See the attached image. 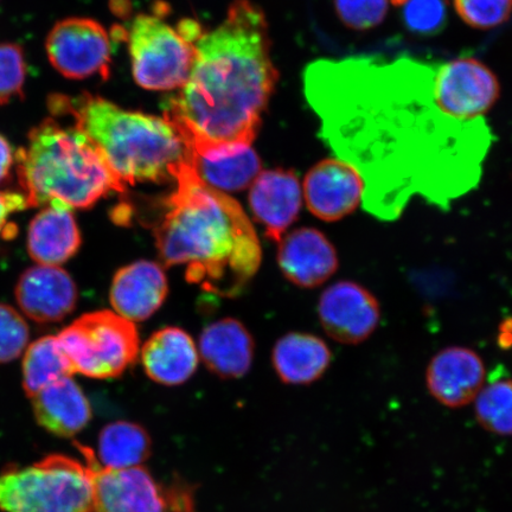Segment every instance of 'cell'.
Wrapping results in <instances>:
<instances>
[{"instance_id":"1","label":"cell","mask_w":512,"mask_h":512,"mask_svg":"<svg viewBox=\"0 0 512 512\" xmlns=\"http://www.w3.org/2000/svg\"><path fill=\"white\" fill-rule=\"evenodd\" d=\"M434 72L412 60H320L305 70L323 138L361 172L366 208L381 219L399 217L414 194L445 207L478 182L488 128L440 110Z\"/></svg>"},{"instance_id":"2","label":"cell","mask_w":512,"mask_h":512,"mask_svg":"<svg viewBox=\"0 0 512 512\" xmlns=\"http://www.w3.org/2000/svg\"><path fill=\"white\" fill-rule=\"evenodd\" d=\"M277 79L264 14L235 0L223 23L198 38L189 78L165 119L192 155H235L251 147Z\"/></svg>"},{"instance_id":"3","label":"cell","mask_w":512,"mask_h":512,"mask_svg":"<svg viewBox=\"0 0 512 512\" xmlns=\"http://www.w3.org/2000/svg\"><path fill=\"white\" fill-rule=\"evenodd\" d=\"M176 189L155 228L165 266H185L188 283L224 298L246 291L261 265V246L240 204L204 183L191 153L175 171Z\"/></svg>"},{"instance_id":"4","label":"cell","mask_w":512,"mask_h":512,"mask_svg":"<svg viewBox=\"0 0 512 512\" xmlns=\"http://www.w3.org/2000/svg\"><path fill=\"white\" fill-rule=\"evenodd\" d=\"M54 114H68L75 127L98 146L121 182H163L174 179L179 165L190 157L176 128L168 120L121 110L99 96L49 98Z\"/></svg>"},{"instance_id":"5","label":"cell","mask_w":512,"mask_h":512,"mask_svg":"<svg viewBox=\"0 0 512 512\" xmlns=\"http://www.w3.org/2000/svg\"><path fill=\"white\" fill-rule=\"evenodd\" d=\"M16 169L30 208L57 202L89 209L111 191L125 190L85 133L51 118L32 128L27 146L16 152Z\"/></svg>"},{"instance_id":"6","label":"cell","mask_w":512,"mask_h":512,"mask_svg":"<svg viewBox=\"0 0 512 512\" xmlns=\"http://www.w3.org/2000/svg\"><path fill=\"white\" fill-rule=\"evenodd\" d=\"M0 511L94 512L92 472L64 454L0 473Z\"/></svg>"},{"instance_id":"7","label":"cell","mask_w":512,"mask_h":512,"mask_svg":"<svg viewBox=\"0 0 512 512\" xmlns=\"http://www.w3.org/2000/svg\"><path fill=\"white\" fill-rule=\"evenodd\" d=\"M75 373L96 380L115 379L137 360L134 323L108 310L86 313L57 336Z\"/></svg>"},{"instance_id":"8","label":"cell","mask_w":512,"mask_h":512,"mask_svg":"<svg viewBox=\"0 0 512 512\" xmlns=\"http://www.w3.org/2000/svg\"><path fill=\"white\" fill-rule=\"evenodd\" d=\"M196 28L175 30L155 16L134 18L128 34L134 80L151 91L183 87L195 59Z\"/></svg>"},{"instance_id":"9","label":"cell","mask_w":512,"mask_h":512,"mask_svg":"<svg viewBox=\"0 0 512 512\" xmlns=\"http://www.w3.org/2000/svg\"><path fill=\"white\" fill-rule=\"evenodd\" d=\"M435 102L447 117L463 123L483 120L501 95L497 76L482 61L472 57L435 67Z\"/></svg>"},{"instance_id":"10","label":"cell","mask_w":512,"mask_h":512,"mask_svg":"<svg viewBox=\"0 0 512 512\" xmlns=\"http://www.w3.org/2000/svg\"><path fill=\"white\" fill-rule=\"evenodd\" d=\"M51 66L67 79L83 80L110 75L111 37L89 18H67L56 23L46 43Z\"/></svg>"},{"instance_id":"11","label":"cell","mask_w":512,"mask_h":512,"mask_svg":"<svg viewBox=\"0 0 512 512\" xmlns=\"http://www.w3.org/2000/svg\"><path fill=\"white\" fill-rule=\"evenodd\" d=\"M75 445L92 472L94 512H169L164 486L145 467L106 469L91 448Z\"/></svg>"},{"instance_id":"12","label":"cell","mask_w":512,"mask_h":512,"mask_svg":"<svg viewBox=\"0 0 512 512\" xmlns=\"http://www.w3.org/2000/svg\"><path fill=\"white\" fill-rule=\"evenodd\" d=\"M318 315L323 329L334 341L357 345L374 334L381 320L379 300L355 281H338L319 299Z\"/></svg>"},{"instance_id":"13","label":"cell","mask_w":512,"mask_h":512,"mask_svg":"<svg viewBox=\"0 0 512 512\" xmlns=\"http://www.w3.org/2000/svg\"><path fill=\"white\" fill-rule=\"evenodd\" d=\"M364 179L354 165L343 159H325L309 171L304 196L311 214L336 222L354 213L362 202Z\"/></svg>"},{"instance_id":"14","label":"cell","mask_w":512,"mask_h":512,"mask_svg":"<svg viewBox=\"0 0 512 512\" xmlns=\"http://www.w3.org/2000/svg\"><path fill=\"white\" fill-rule=\"evenodd\" d=\"M15 296L25 316L40 324L61 322L78 303V287L60 266L37 265L18 279Z\"/></svg>"},{"instance_id":"15","label":"cell","mask_w":512,"mask_h":512,"mask_svg":"<svg viewBox=\"0 0 512 512\" xmlns=\"http://www.w3.org/2000/svg\"><path fill=\"white\" fill-rule=\"evenodd\" d=\"M428 390L448 408H462L477 399L484 388L485 367L476 351L450 347L438 352L428 364Z\"/></svg>"},{"instance_id":"16","label":"cell","mask_w":512,"mask_h":512,"mask_svg":"<svg viewBox=\"0 0 512 512\" xmlns=\"http://www.w3.org/2000/svg\"><path fill=\"white\" fill-rule=\"evenodd\" d=\"M278 264L292 284L316 288L334 275L339 266L336 248L315 228H299L279 242Z\"/></svg>"},{"instance_id":"17","label":"cell","mask_w":512,"mask_h":512,"mask_svg":"<svg viewBox=\"0 0 512 512\" xmlns=\"http://www.w3.org/2000/svg\"><path fill=\"white\" fill-rule=\"evenodd\" d=\"M249 207L255 220L264 226L267 238L279 243L302 209L297 175L287 170L260 172L249 191Z\"/></svg>"},{"instance_id":"18","label":"cell","mask_w":512,"mask_h":512,"mask_svg":"<svg viewBox=\"0 0 512 512\" xmlns=\"http://www.w3.org/2000/svg\"><path fill=\"white\" fill-rule=\"evenodd\" d=\"M169 293L163 267L139 260L115 273L110 299L115 312L130 322H143L156 313Z\"/></svg>"},{"instance_id":"19","label":"cell","mask_w":512,"mask_h":512,"mask_svg":"<svg viewBox=\"0 0 512 512\" xmlns=\"http://www.w3.org/2000/svg\"><path fill=\"white\" fill-rule=\"evenodd\" d=\"M82 238L73 210L50 203L29 224L28 253L37 265L60 266L79 252Z\"/></svg>"},{"instance_id":"20","label":"cell","mask_w":512,"mask_h":512,"mask_svg":"<svg viewBox=\"0 0 512 512\" xmlns=\"http://www.w3.org/2000/svg\"><path fill=\"white\" fill-rule=\"evenodd\" d=\"M254 339L245 325L223 318L203 330L200 354L206 367L221 379H240L252 367Z\"/></svg>"},{"instance_id":"21","label":"cell","mask_w":512,"mask_h":512,"mask_svg":"<svg viewBox=\"0 0 512 512\" xmlns=\"http://www.w3.org/2000/svg\"><path fill=\"white\" fill-rule=\"evenodd\" d=\"M198 361L194 339L174 326L155 332L142 348L146 375L163 386H179L187 382L194 375Z\"/></svg>"},{"instance_id":"22","label":"cell","mask_w":512,"mask_h":512,"mask_svg":"<svg viewBox=\"0 0 512 512\" xmlns=\"http://www.w3.org/2000/svg\"><path fill=\"white\" fill-rule=\"evenodd\" d=\"M31 401L37 424L56 437H75L92 420V407L72 377L49 384Z\"/></svg>"},{"instance_id":"23","label":"cell","mask_w":512,"mask_h":512,"mask_svg":"<svg viewBox=\"0 0 512 512\" xmlns=\"http://www.w3.org/2000/svg\"><path fill=\"white\" fill-rule=\"evenodd\" d=\"M331 360V351L323 339L300 332L281 337L272 354L279 379L288 384L318 381L330 367Z\"/></svg>"},{"instance_id":"24","label":"cell","mask_w":512,"mask_h":512,"mask_svg":"<svg viewBox=\"0 0 512 512\" xmlns=\"http://www.w3.org/2000/svg\"><path fill=\"white\" fill-rule=\"evenodd\" d=\"M152 440L143 426L115 421L99 434V463L106 469L123 470L142 466L151 457Z\"/></svg>"},{"instance_id":"25","label":"cell","mask_w":512,"mask_h":512,"mask_svg":"<svg viewBox=\"0 0 512 512\" xmlns=\"http://www.w3.org/2000/svg\"><path fill=\"white\" fill-rule=\"evenodd\" d=\"M75 370L57 336L31 343L23 358V388L32 399L49 384L72 377Z\"/></svg>"},{"instance_id":"26","label":"cell","mask_w":512,"mask_h":512,"mask_svg":"<svg viewBox=\"0 0 512 512\" xmlns=\"http://www.w3.org/2000/svg\"><path fill=\"white\" fill-rule=\"evenodd\" d=\"M191 160L202 181L219 191L245 190L251 187L261 172L260 159L251 147L235 155L213 159L197 157L191 153Z\"/></svg>"},{"instance_id":"27","label":"cell","mask_w":512,"mask_h":512,"mask_svg":"<svg viewBox=\"0 0 512 512\" xmlns=\"http://www.w3.org/2000/svg\"><path fill=\"white\" fill-rule=\"evenodd\" d=\"M476 401V418L485 431L511 437L512 380H499L480 390Z\"/></svg>"},{"instance_id":"28","label":"cell","mask_w":512,"mask_h":512,"mask_svg":"<svg viewBox=\"0 0 512 512\" xmlns=\"http://www.w3.org/2000/svg\"><path fill=\"white\" fill-rule=\"evenodd\" d=\"M462 21L473 29L501 27L512 16V0H453Z\"/></svg>"},{"instance_id":"29","label":"cell","mask_w":512,"mask_h":512,"mask_svg":"<svg viewBox=\"0 0 512 512\" xmlns=\"http://www.w3.org/2000/svg\"><path fill=\"white\" fill-rule=\"evenodd\" d=\"M27 62L22 47L0 43V106L24 96Z\"/></svg>"},{"instance_id":"30","label":"cell","mask_w":512,"mask_h":512,"mask_svg":"<svg viewBox=\"0 0 512 512\" xmlns=\"http://www.w3.org/2000/svg\"><path fill=\"white\" fill-rule=\"evenodd\" d=\"M446 21L445 0H408L403 8V22L416 35H437L444 30Z\"/></svg>"},{"instance_id":"31","label":"cell","mask_w":512,"mask_h":512,"mask_svg":"<svg viewBox=\"0 0 512 512\" xmlns=\"http://www.w3.org/2000/svg\"><path fill=\"white\" fill-rule=\"evenodd\" d=\"M30 331L19 313L6 304H0V364L17 360L27 349Z\"/></svg>"},{"instance_id":"32","label":"cell","mask_w":512,"mask_h":512,"mask_svg":"<svg viewBox=\"0 0 512 512\" xmlns=\"http://www.w3.org/2000/svg\"><path fill=\"white\" fill-rule=\"evenodd\" d=\"M336 14L345 27L366 31L379 27L388 14V0H335Z\"/></svg>"},{"instance_id":"33","label":"cell","mask_w":512,"mask_h":512,"mask_svg":"<svg viewBox=\"0 0 512 512\" xmlns=\"http://www.w3.org/2000/svg\"><path fill=\"white\" fill-rule=\"evenodd\" d=\"M164 494L169 512H196L194 488L183 479H175Z\"/></svg>"},{"instance_id":"34","label":"cell","mask_w":512,"mask_h":512,"mask_svg":"<svg viewBox=\"0 0 512 512\" xmlns=\"http://www.w3.org/2000/svg\"><path fill=\"white\" fill-rule=\"evenodd\" d=\"M25 208H28L27 202L22 194L0 191V232L4 229L11 214Z\"/></svg>"},{"instance_id":"35","label":"cell","mask_w":512,"mask_h":512,"mask_svg":"<svg viewBox=\"0 0 512 512\" xmlns=\"http://www.w3.org/2000/svg\"><path fill=\"white\" fill-rule=\"evenodd\" d=\"M16 165V152L2 134H0V184L8 181Z\"/></svg>"},{"instance_id":"36","label":"cell","mask_w":512,"mask_h":512,"mask_svg":"<svg viewBox=\"0 0 512 512\" xmlns=\"http://www.w3.org/2000/svg\"><path fill=\"white\" fill-rule=\"evenodd\" d=\"M395 6H405L408 3V0H390Z\"/></svg>"}]
</instances>
